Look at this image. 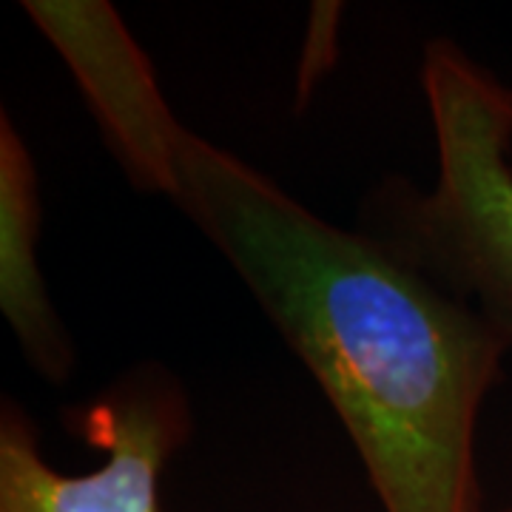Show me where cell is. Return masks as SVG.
I'll use <instances>...</instances> for the list:
<instances>
[{
	"label": "cell",
	"instance_id": "cell-6",
	"mask_svg": "<svg viewBox=\"0 0 512 512\" xmlns=\"http://www.w3.org/2000/svg\"><path fill=\"white\" fill-rule=\"evenodd\" d=\"M504 512H512V507H507V510H504Z\"/></svg>",
	"mask_w": 512,
	"mask_h": 512
},
{
	"label": "cell",
	"instance_id": "cell-3",
	"mask_svg": "<svg viewBox=\"0 0 512 512\" xmlns=\"http://www.w3.org/2000/svg\"><path fill=\"white\" fill-rule=\"evenodd\" d=\"M80 433L106 461L63 476L40 456L29 416L3 402L0 512H160V476L191 433V410L171 376L143 367L80 416Z\"/></svg>",
	"mask_w": 512,
	"mask_h": 512
},
{
	"label": "cell",
	"instance_id": "cell-2",
	"mask_svg": "<svg viewBox=\"0 0 512 512\" xmlns=\"http://www.w3.org/2000/svg\"><path fill=\"white\" fill-rule=\"evenodd\" d=\"M436 143L427 191H382V231L399 254L470 302L512 345V89L436 37L421 57Z\"/></svg>",
	"mask_w": 512,
	"mask_h": 512
},
{
	"label": "cell",
	"instance_id": "cell-4",
	"mask_svg": "<svg viewBox=\"0 0 512 512\" xmlns=\"http://www.w3.org/2000/svg\"><path fill=\"white\" fill-rule=\"evenodd\" d=\"M23 6L69 63L128 180L151 194L177 114L126 23L109 3L37 0Z\"/></svg>",
	"mask_w": 512,
	"mask_h": 512
},
{
	"label": "cell",
	"instance_id": "cell-5",
	"mask_svg": "<svg viewBox=\"0 0 512 512\" xmlns=\"http://www.w3.org/2000/svg\"><path fill=\"white\" fill-rule=\"evenodd\" d=\"M40 191L35 160L3 111L0 120V308L43 379L63 382L74 362L69 336L37 265Z\"/></svg>",
	"mask_w": 512,
	"mask_h": 512
},
{
	"label": "cell",
	"instance_id": "cell-1",
	"mask_svg": "<svg viewBox=\"0 0 512 512\" xmlns=\"http://www.w3.org/2000/svg\"><path fill=\"white\" fill-rule=\"evenodd\" d=\"M311 370L384 512H478V419L512 345L376 234L308 205L177 123L157 191Z\"/></svg>",
	"mask_w": 512,
	"mask_h": 512
}]
</instances>
